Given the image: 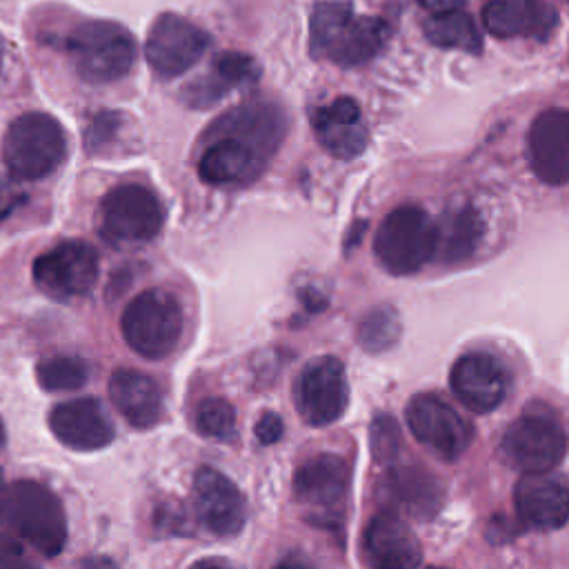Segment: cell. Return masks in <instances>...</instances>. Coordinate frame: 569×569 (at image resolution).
<instances>
[{"instance_id":"6da1fadb","label":"cell","mask_w":569,"mask_h":569,"mask_svg":"<svg viewBox=\"0 0 569 569\" xmlns=\"http://www.w3.org/2000/svg\"><path fill=\"white\" fill-rule=\"evenodd\" d=\"M287 116L271 100H249L211 122L202 133L198 173L213 187L253 182L280 149Z\"/></svg>"},{"instance_id":"7a4b0ae2","label":"cell","mask_w":569,"mask_h":569,"mask_svg":"<svg viewBox=\"0 0 569 569\" xmlns=\"http://www.w3.org/2000/svg\"><path fill=\"white\" fill-rule=\"evenodd\" d=\"M387 33L380 18L356 16L349 2H320L309 22V51L338 67H358L382 49Z\"/></svg>"},{"instance_id":"3957f363","label":"cell","mask_w":569,"mask_h":569,"mask_svg":"<svg viewBox=\"0 0 569 569\" xmlns=\"http://www.w3.org/2000/svg\"><path fill=\"white\" fill-rule=\"evenodd\" d=\"M0 522L40 556L53 558L67 542L60 498L36 480H16L0 493Z\"/></svg>"},{"instance_id":"277c9868","label":"cell","mask_w":569,"mask_h":569,"mask_svg":"<svg viewBox=\"0 0 569 569\" xmlns=\"http://www.w3.org/2000/svg\"><path fill=\"white\" fill-rule=\"evenodd\" d=\"M67 51L76 73L91 84H107L124 78L136 60L131 31L111 20L78 24L67 38Z\"/></svg>"},{"instance_id":"5b68a950","label":"cell","mask_w":569,"mask_h":569,"mask_svg":"<svg viewBox=\"0 0 569 569\" xmlns=\"http://www.w3.org/2000/svg\"><path fill=\"white\" fill-rule=\"evenodd\" d=\"M438 247V224L416 204H402L387 213L373 238V253L385 271L409 276L420 271Z\"/></svg>"},{"instance_id":"8992f818","label":"cell","mask_w":569,"mask_h":569,"mask_svg":"<svg viewBox=\"0 0 569 569\" xmlns=\"http://www.w3.org/2000/svg\"><path fill=\"white\" fill-rule=\"evenodd\" d=\"M67 153V138L60 122L42 111L18 116L2 142L4 164L16 180H42L60 167Z\"/></svg>"},{"instance_id":"52a82bcc","label":"cell","mask_w":569,"mask_h":569,"mask_svg":"<svg viewBox=\"0 0 569 569\" xmlns=\"http://www.w3.org/2000/svg\"><path fill=\"white\" fill-rule=\"evenodd\" d=\"M120 329L136 353L160 360L182 336L180 302L164 289H144L124 307Z\"/></svg>"},{"instance_id":"ba28073f","label":"cell","mask_w":569,"mask_h":569,"mask_svg":"<svg viewBox=\"0 0 569 569\" xmlns=\"http://www.w3.org/2000/svg\"><path fill=\"white\" fill-rule=\"evenodd\" d=\"M164 224V209L158 196L136 182L113 187L98 207L100 236L113 247L149 242Z\"/></svg>"},{"instance_id":"9c48e42d","label":"cell","mask_w":569,"mask_h":569,"mask_svg":"<svg viewBox=\"0 0 569 569\" xmlns=\"http://www.w3.org/2000/svg\"><path fill=\"white\" fill-rule=\"evenodd\" d=\"M349 493V465L333 453H320L298 467L293 496L313 525L340 527Z\"/></svg>"},{"instance_id":"30bf717a","label":"cell","mask_w":569,"mask_h":569,"mask_svg":"<svg viewBox=\"0 0 569 569\" xmlns=\"http://www.w3.org/2000/svg\"><path fill=\"white\" fill-rule=\"evenodd\" d=\"M100 271L96 249L84 240H64L33 260L36 287L60 302L87 296Z\"/></svg>"},{"instance_id":"8fae6325","label":"cell","mask_w":569,"mask_h":569,"mask_svg":"<svg viewBox=\"0 0 569 569\" xmlns=\"http://www.w3.org/2000/svg\"><path fill=\"white\" fill-rule=\"evenodd\" d=\"M567 433L562 425L542 411L525 413L505 431L500 451L505 460L522 473L551 471L567 453Z\"/></svg>"},{"instance_id":"7c38bea8","label":"cell","mask_w":569,"mask_h":569,"mask_svg":"<svg viewBox=\"0 0 569 569\" xmlns=\"http://www.w3.org/2000/svg\"><path fill=\"white\" fill-rule=\"evenodd\" d=\"M209 33L178 13H160L149 27L144 58L151 71L171 80L189 71L207 51Z\"/></svg>"},{"instance_id":"4fadbf2b","label":"cell","mask_w":569,"mask_h":569,"mask_svg":"<svg viewBox=\"0 0 569 569\" xmlns=\"http://www.w3.org/2000/svg\"><path fill=\"white\" fill-rule=\"evenodd\" d=\"M296 409L311 427L336 422L349 402V385L345 365L333 356L311 360L293 385Z\"/></svg>"},{"instance_id":"5bb4252c","label":"cell","mask_w":569,"mask_h":569,"mask_svg":"<svg viewBox=\"0 0 569 569\" xmlns=\"http://www.w3.org/2000/svg\"><path fill=\"white\" fill-rule=\"evenodd\" d=\"M405 416L416 440L442 460H456L473 438L471 425L436 393L411 398Z\"/></svg>"},{"instance_id":"9a60e30c","label":"cell","mask_w":569,"mask_h":569,"mask_svg":"<svg viewBox=\"0 0 569 569\" xmlns=\"http://www.w3.org/2000/svg\"><path fill=\"white\" fill-rule=\"evenodd\" d=\"M193 507L200 525L220 538L236 536L247 520V502L242 491L213 467H200L196 471Z\"/></svg>"},{"instance_id":"2e32d148","label":"cell","mask_w":569,"mask_h":569,"mask_svg":"<svg viewBox=\"0 0 569 569\" xmlns=\"http://www.w3.org/2000/svg\"><path fill=\"white\" fill-rule=\"evenodd\" d=\"M453 396L471 411L487 413L493 411L507 393V371L489 353H465L460 356L449 376Z\"/></svg>"},{"instance_id":"e0dca14e","label":"cell","mask_w":569,"mask_h":569,"mask_svg":"<svg viewBox=\"0 0 569 569\" xmlns=\"http://www.w3.org/2000/svg\"><path fill=\"white\" fill-rule=\"evenodd\" d=\"M529 162L547 184L569 182V111L547 109L529 127Z\"/></svg>"},{"instance_id":"ac0fdd59","label":"cell","mask_w":569,"mask_h":569,"mask_svg":"<svg viewBox=\"0 0 569 569\" xmlns=\"http://www.w3.org/2000/svg\"><path fill=\"white\" fill-rule=\"evenodd\" d=\"M51 433L69 449L96 451L113 440V422L96 398L60 402L49 413Z\"/></svg>"},{"instance_id":"d6986e66","label":"cell","mask_w":569,"mask_h":569,"mask_svg":"<svg viewBox=\"0 0 569 569\" xmlns=\"http://www.w3.org/2000/svg\"><path fill=\"white\" fill-rule=\"evenodd\" d=\"M513 507L527 527L560 529L569 520V487L547 471L525 473L513 489Z\"/></svg>"},{"instance_id":"ffe728a7","label":"cell","mask_w":569,"mask_h":569,"mask_svg":"<svg viewBox=\"0 0 569 569\" xmlns=\"http://www.w3.org/2000/svg\"><path fill=\"white\" fill-rule=\"evenodd\" d=\"M313 131L318 142L336 158L351 160L365 151L369 129L353 98H336L313 113Z\"/></svg>"},{"instance_id":"44dd1931","label":"cell","mask_w":569,"mask_h":569,"mask_svg":"<svg viewBox=\"0 0 569 569\" xmlns=\"http://www.w3.org/2000/svg\"><path fill=\"white\" fill-rule=\"evenodd\" d=\"M260 76L258 62L240 51L218 53L207 73L198 76L182 89V100L193 109H207L227 93L253 84Z\"/></svg>"},{"instance_id":"7402d4cb","label":"cell","mask_w":569,"mask_h":569,"mask_svg":"<svg viewBox=\"0 0 569 569\" xmlns=\"http://www.w3.org/2000/svg\"><path fill=\"white\" fill-rule=\"evenodd\" d=\"M482 24L496 38L547 40L558 13L547 0H493L482 9Z\"/></svg>"},{"instance_id":"603a6c76","label":"cell","mask_w":569,"mask_h":569,"mask_svg":"<svg viewBox=\"0 0 569 569\" xmlns=\"http://www.w3.org/2000/svg\"><path fill=\"white\" fill-rule=\"evenodd\" d=\"M365 551L382 569H411L422 562V549L413 531L391 511L371 518L365 531Z\"/></svg>"},{"instance_id":"cb8c5ba5","label":"cell","mask_w":569,"mask_h":569,"mask_svg":"<svg viewBox=\"0 0 569 569\" xmlns=\"http://www.w3.org/2000/svg\"><path fill=\"white\" fill-rule=\"evenodd\" d=\"M109 398L124 420L138 429L153 427L162 416L158 382L136 369H116L109 378Z\"/></svg>"},{"instance_id":"d4e9b609","label":"cell","mask_w":569,"mask_h":569,"mask_svg":"<svg viewBox=\"0 0 569 569\" xmlns=\"http://www.w3.org/2000/svg\"><path fill=\"white\" fill-rule=\"evenodd\" d=\"M387 493L416 518H429L442 505L438 478L416 465L393 467L387 476Z\"/></svg>"},{"instance_id":"484cf974","label":"cell","mask_w":569,"mask_h":569,"mask_svg":"<svg viewBox=\"0 0 569 569\" xmlns=\"http://www.w3.org/2000/svg\"><path fill=\"white\" fill-rule=\"evenodd\" d=\"M482 238L480 216L471 207L456 209L445 216L442 227H438V247L442 262H462L473 256Z\"/></svg>"},{"instance_id":"4316f807","label":"cell","mask_w":569,"mask_h":569,"mask_svg":"<svg viewBox=\"0 0 569 569\" xmlns=\"http://www.w3.org/2000/svg\"><path fill=\"white\" fill-rule=\"evenodd\" d=\"M425 36L431 44L442 49H460L467 53H480L482 38L471 16L460 9L436 11L425 20Z\"/></svg>"},{"instance_id":"83f0119b","label":"cell","mask_w":569,"mask_h":569,"mask_svg":"<svg viewBox=\"0 0 569 569\" xmlns=\"http://www.w3.org/2000/svg\"><path fill=\"white\" fill-rule=\"evenodd\" d=\"M402 325L393 307L382 305L365 313L358 325V345L369 353H380L391 349L400 338Z\"/></svg>"},{"instance_id":"f1b7e54d","label":"cell","mask_w":569,"mask_h":569,"mask_svg":"<svg viewBox=\"0 0 569 569\" xmlns=\"http://www.w3.org/2000/svg\"><path fill=\"white\" fill-rule=\"evenodd\" d=\"M36 376L40 387L47 391H73L87 382L89 369L82 358L49 356L38 362Z\"/></svg>"},{"instance_id":"f546056e","label":"cell","mask_w":569,"mask_h":569,"mask_svg":"<svg viewBox=\"0 0 569 569\" xmlns=\"http://www.w3.org/2000/svg\"><path fill=\"white\" fill-rule=\"evenodd\" d=\"M196 429L216 440H229L236 433V411L222 398H207L196 409Z\"/></svg>"},{"instance_id":"4dcf8cb0","label":"cell","mask_w":569,"mask_h":569,"mask_svg":"<svg viewBox=\"0 0 569 569\" xmlns=\"http://www.w3.org/2000/svg\"><path fill=\"white\" fill-rule=\"evenodd\" d=\"M402 445V438L398 433V425L391 416H380L371 425V449L376 460L393 462Z\"/></svg>"},{"instance_id":"1f68e13d","label":"cell","mask_w":569,"mask_h":569,"mask_svg":"<svg viewBox=\"0 0 569 569\" xmlns=\"http://www.w3.org/2000/svg\"><path fill=\"white\" fill-rule=\"evenodd\" d=\"M282 436V418L278 413H262L260 420L256 422V438L262 442V445H273L278 442Z\"/></svg>"},{"instance_id":"d6a6232c","label":"cell","mask_w":569,"mask_h":569,"mask_svg":"<svg viewBox=\"0 0 569 569\" xmlns=\"http://www.w3.org/2000/svg\"><path fill=\"white\" fill-rule=\"evenodd\" d=\"M22 565H27V560L16 536L0 533V567H22Z\"/></svg>"},{"instance_id":"836d02e7","label":"cell","mask_w":569,"mask_h":569,"mask_svg":"<svg viewBox=\"0 0 569 569\" xmlns=\"http://www.w3.org/2000/svg\"><path fill=\"white\" fill-rule=\"evenodd\" d=\"M22 200V191L7 178L0 176V218L9 216Z\"/></svg>"},{"instance_id":"e575fe53","label":"cell","mask_w":569,"mask_h":569,"mask_svg":"<svg viewBox=\"0 0 569 569\" xmlns=\"http://www.w3.org/2000/svg\"><path fill=\"white\" fill-rule=\"evenodd\" d=\"M422 2H425V7H429V9L436 13V11L453 9V4H456L458 0H422Z\"/></svg>"},{"instance_id":"d590c367","label":"cell","mask_w":569,"mask_h":569,"mask_svg":"<svg viewBox=\"0 0 569 569\" xmlns=\"http://www.w3.org/2000/svg\"><path fill=\"white\" fill-rule=\"evenodd\" d=\"M4 440H7V431H4V422H2V418H0V447L4 445Z\"/></svg>"},{"instance_id":"8d00e7d4","label":"cell","mask_w":569,"mask_h":569,"mask_svg":"<svg viewBox=\"0 0 569 569\" xmlns=\"http://www.w3.org/2000/svg\"><path fill=\"white\" fill-rule=\"evenodd\" d=\"M2 489H4V480H2V469H0V493H2Z\"/></svg>"},{"instance_id":"74e56055","label":"cell","mask_w":569,"mask_h":569,"mask_svg":"<svg viewBox=\"0 0 569 569\" xmlns=\"http://www.w3.org/2000/svg\"><path fill=\"white\" fill-rule=\"evenodd\" d=\"M0 67H2V47H0Z\"/></svg>"}]
</instances>
